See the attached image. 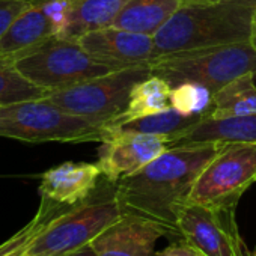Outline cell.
I'll list each match as a JSON object with an SVG mask.
<instances>
[{"mask_svg": "<svg viewBox=\"0 0 256 256\" xmlns=\"http://www.w3.org/2000/svg\"><path fill=\"white\" fill-rule=\"evenodd\" d=\"M224 144L205 142L168 148L136 174L116 182L124 214L160 226L166 236H178V216L208 163Z\"/></svg>", "mask_w": 256, "mask_h": 256, "instance_id": "6da1fadb", "label": "cell"}, {"mask_svg": "<svg viewBox=\"0 0 256 256\" xmlns=\"http://www.w3.org/2000/svg\"><path fill=\"white\" fill-rule=\"evenodd\" d=\"M256 0H217L182 4L154 35L156 58L176 52L253 41Z\"/></svg>", "mask_w": 256, "mask_h": 256, "instance_id": "7a4b0ae2", "label": "cell"}, {"mask_svg": "<svg viewBox=\"0 0 256 256\" xmlns=\"http://www.w3.org/2000/svg\"><path fill=\"white\" fill-rule=\"evenodd\" d=\"M150 68L152 76L163 78L170 88L199 83L216 94L246 72L256 76V44L248 41L163 54L151 60Z\"/></svg>", "mask_w": 256, "mask_h": 256, "instance_id": "3957f363", "label": "cell"}, {"mask_svg": "<svg viewBox=\"0 0 256 256\" xmlns=\"http://www.w3.org/2000/svg\"><path fill=\"white\" fill-rule=\"evenodd\" d=\"M0 138L29 144H101L106 139V128L62 110L46 96L0 106Z\"/></svg>", "mask_w": 256, "mask_h": 256, "instance_id": "277c9868", "label": "cell"}, {"mask_svg": "<svg viewBox=\"0 0 256 256\" xmlns=\"http://www.w3.org/2000/svg\"><path fill=\"white\" fill-rule=\"evenodd\" d=\"M124 216L116 184L104 178V184L83 202L60 211L34 241L28 256H64L88 246L104 229Z\"/></svg>", "mask_w": 256, "mask_h": 256, "instance_id": "5b68a950", "label": "cell"}, {"mask_svg": "<svg viewBox=\"0 0 256 256\" xmlns=\"http://www.w3.org/2000/svg\"><path fill=\"white\" fill-rule=\"evenodd\" d=\"M17 70L34 84L52 92L82 82L119 71L90 56L78 40L52 36L14 62Z\"/></svg>", "mask_w": 256, "mask_h": 256, "instance_id": "8992f818", "label": "cell"}, {"mask_svg": "<svg viewBox=\"0 0 256 256\" xmlns=\"http://www.w3.org/2000/svg\"><path fill=\"white\" fill-rule=\"evenodd\" d=\"M150 76V65L132 66L52 92L47 98L68 113L106 126L126 108L134 86Z\"/></svg>", "mask_w": 256, "mask_h": 256, "instance_id": "52a82bcc", "label": "cell"}, {"mask_svg": "<svg viewBox=\"0 0 256 256\" xmlns=\"http://www.w3.org/2000/svg\"><path fill=\"white\" fill-rule=\"evenodd\" d=\"M256 181V144H224L199 175L188 202L236 206Z\"/></svg>", "mask_w": 256, "mask_h": 256, "instance_id": "ba28073f", "label": "cell"}, {"mask_svg": "<svg viewBox=\"0 0 256 256\" xmlns=\"http://www.w3.org/2000/svg\"><path fill=\"white\" fill-rule=\"evenodd\" d=\"M236 206L188 202L178 216V236L202 256H250L236 226Z\"/></svg>", "mask_w": 256, "mask_h": 256, "instance_id": "9c48e42d", "label": "cell"}, {"mask_svg": "<svg viewBox=\"0 0 256 256\" xmlns=\"http://www.w3.org/2000/svg\"><path fill=\"white\" fill-rule=\"evenodd\" d=\"M170 148L163 136L106 130V139L98 152V168L110 182L130 176Z\"/></svg>", "mask_w": 256, "mask_h": 256, "instance_id": "30bf717a", "label": "cell"}, {"mask_svg": "<svg viewBox=\"0 0 256 256\" xmlns=\"http://www.w3.org/2000/svg\"><path fill=\"white\" fill-rule=\"evenodd\" d=\"M78 42L90 56L116 70L150 65L156 59L154 36L114 26L88 32Z\"/></svg>", "mask_w": 256, "mask_h": 256, "instance_id": "8fae6325", "label": "cell"}, {"mask_svg": "<svg viewBox=\"0 0 256 256\" xmlns=\"http://www.w3.org/2000/svg\"><path fill=\"white\" fill-rule=\"evenodd\" d=\"M166 232L152 222L124 214L89 244L96 256H152Z\"/></svg>", "mask_w": 256, "mask_h": 256, "instance_id": "7c38bea8", "label": "cell"}, {"mask_svg": "<svg viewBox=\"0 0 256 256\" xmlns=\"http://www.w3.org/2000/svg\"><path fill=\"white\" fill-rule=\"evenodd\" d=\"M101 169L95 163L66 162L41 175V198L59 205L74 206L86 200L98 187Z\"/></svg>", "mask_w": 256, "mask_h": 256, "instance_id": "4fadbf2b", "label": "cell"}, {"mask_svg": "<svg viewBox=\"0 0 256 256\" xmlns=\"http://www.w3.org/2000/svg\"><path fill=\"white\" fill-rule=\"evenodd\" d=\"M256 144V113L224 118V119H210L205 118L190 130L176 139L170 146L190 145V144Z\"/></svg>", "mask_w": 256, "mask_h": 256, "instance_id": "5bb4252c", "label": "cell"}, {"mask_svg": "<svg viewBox=\"0 0 256 256\" xmlns=\"http://www.w3.org/2000/svg\"><path fill=\"white\" fill-rule=\"evenodd\" d=\"M130 0H70L60 36L78 40L88 32L108 28Z\"/></svg>", "mask_w": 256, "mask_h": 256, "instance_id": "9a60e30c", "label": "cell"}, {"mask_svg": "<svg viewBox=\"0 0 256 256\" xmlns=\"http://www.w3.org/2000/svg\"><path fill=\"white\" fill-rule=\"evenodd\" d=\"M181 5V0H130L112 26L154 36Z\"/></svg>", "mask_w": 256, "mask_h": 256, "instance_id": "2e32d148", "label": "cell"}, {"mask_svg": "<svg viewBox=\"0 0 256 256\" xmlns=\"http://www.w3.org/2000/svg\"><path fill=\"white\" fill-rule=\"evenodd\" d=\"M170 86L157 76H150L134 86L126 108L106 126H118L148 114L164 112L170 107Z\"/></svg>", "mask_w": 256, "mask_h": 256, "instance_id": "e0dca14e", "label": "cell"}, {"mask_svg": "<svg viewBox=\"0 0 256 256\" xmlns=\"http://www.w3.org/2000/svg\"><path fill=\"white\" fill-rule=\"evenodd\" d=\"M204 116H192L184 114L174 107H169L164 112L148 114L130 122H125L118 126H104L106 130L112 132H126V133H142V134H154L163 136L170 140V145L186 134L192 126L199 124Z\"/></svg>", "mask_w": 256, "mask_h": 256, "instance_id": "ac0fdd59", "label": "cell"}, {"mask_svg": "<svg viewBox=\"0 0 256 256\" xmlns=\"http://www.w3.org/2000/svg\"><path fill=\"white\" fill-rule=\"evenodd\" d=\"M256 113V76L246 72L222 89L212 96V110L210 119H224Z\"/></svg>", "mask_w": 256, "mask_h": 256, "instance_id": "d6986e66", "label": "cell"}, {"mask_svg": "<svg viewBox=\"0 0 256 256\" xmlns=\"http://www.w3.org/2000/svg\"><path fill=\"white\" fill-rule=\"evenodd\" d=\"M65 208L68 206L41 198V204L36 214L20 230L12 234L8 240L0 244V256H28V252L34 241L46 230L50 222Z\"/></svg>", "mask_w": 256, "mask_h": 256, "instance_id": "ffe728a7", "label": "cell"}, {"mask_svg": "<svg viewBox=\"0 0 256 256\" xmlns=\"http://www.w3.org/2000/svg\"><path fill=\"white\" fill-rule=\"evenodd\" d=\"M50 92L29 82L14 65V62L0 59V106L16 104L28 100L48 96Z\"/></svg>", "mask_w": 256, "mask_h": 256, "instance_id": "44dd1931", "label": "cell"}, {"mask_svg": "<svg viewBox=\"0 0 256 256\" xmlns=\"http://www.w3.org/2000/svg\"><path fill=\"white\" fill-rule=\"evenodd\" d=\"M212 96L214 94L204 84L181 83L170 89V107L184 114L208 118L212 110Z\"/></svg>", "mask_w": 256, "mask_h": 256, "instance_id": "7402d4cb", "label": "cell"}, {"mask_svg": "<svg viewBox=\"0 0 256 256\" xmlns=\"http://www.w3.org/2000/svg\"><path fill=\"white\" fill-rule=\"evenodd\" d=\"M28 5L29 0H0V38Z\"/></svg>", "mask_w": 256, "mask_h": 256, "instance_id": "603a6c76", "label": "cell"}, {"mask_svg": "<svg viewBox=\"0 0 256 256\" xmlns=\"http://www.w3.org/2000/svg\"><path fill=\"white\" fill-rule=\"evenodd\" d=\"M160 256H202V254L186 241L178 240L174 244H170L166 250H163Z\"/></svg>", "mask_w": 256, "mask_h": 256, "instance_id": "cb8c5ba5", "label": "cell"}, {"mask_svg": "<svg viewBox=\"0 0 256 256\" xmlns=\"http://www.w3.org/2000/svg\"><path fill=\"white\" fill-rule=\"evenodd\" d=\"M65 256H96V254H95L94 248L90 247V244H88V246H83V247H80V248H77V250H74Z\"/></svg>", "mask_w": 256, "mask_h": 256, "instance_id": "d4e9b609", "label": "cell"}, {"mask_svg": "<svg viewBox=\"0 0 256 256\" xmlns=\"http://www.w3.org/2000/svg\"><path fill=\"white\" fill-rule=\"evenodd\" d=\"M182 4H208V2H217V0H181Z\"/></svg>", "mask_w": 256, "mask_h": 256, "instance_id": "484cf974", "label": "cell"}, {"mask_svg": "<svg viewBox=\"0 0 256 256\" xmlns=\"http://www.w3.org/2000/svg\"><path fill=\"white\" fill-rule=\"evenodd\" d=\"M250 256H256V250H254V253H252Z\"/></svg>", "mask_w": 256, "mask_h": 256, "instance_id": "4316f807", "label": "cell"}, {"mask_svg": "<svg viewBox=\"0 0 256 256\" xmlns=\"http://www.w3.org/2000/svg\"><path fill=\"white\" fill-rule=\"evenodd\" d=\"M253 41H254V44H256V35H254V40H253Z\"/></svg>", "mask_w": 256, "mask_h": 256, "instance_id": "83f0119b", "label": "cell"}, {"mask_svg": "<svg viewBox=\"0 0 256 256\" xmlns=\"http://www.w3.org/2000/svg\"><path fill=\"white\" fill-rule=\"evenodd\" d=\"M64 256H65V254H64Z\"/></svg>", "mask_w": 256, "mask_h": 256, "instance_id": "f1b7e54d", "label": "cell"}]
</instances>
